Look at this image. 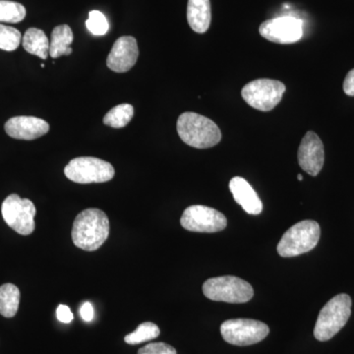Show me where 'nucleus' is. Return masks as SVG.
Instances as JSON below:
<instances>
[{
	"label": "nucleus",
	"instance_id": "bb28decb",
	"mask_svg": "<svg viewBox=\"0 0 354 354\" xmlns=\"http://www.w3.org/2000/svg\"><path fill=\"white\" fill-rule=\"evenodd\" d=\"M344 91L349 97H354V69L351 70L344 79Z\"/></svg>",
	"mask_w": 354,
	"mask_h": 354
},
{
	"label": "nucleus",
	"instance_id": "a211bd4d",
	"mask_svg": "<svg viewBox=\"0 0 354 354\" xmlns=\"http://www.w3.org/2000/svg\"><path fill=\"white\" fill-rule=\"evenodd\" d=\"M73 41V32L68 25H59L51 32L50 55L53 58L70 55L72 48L70 44Z\"/></svg>",
	"mask_w": 354,
	"mask_h": 354
},
{
	"label": "nucleus",
	"instance_id": "5701e85b",
	"mask_svg": "<svg viewBox=\"0 0 354 354\" xmlns=\"http://www.w3.org/2000/svg\"><path fill=\"white\" fill-rule=\"evenodd\" d=\"M21 32L15 28L0 24V50L13 51L17 50L21 43Z\"/></svg>",
	"mask_w": 354,
	"mask_h": 354
},
{
	"label": "nucleus",
	"instance_id": "f03ea898",
	"mask_svg": "<svg viewBox=\"0 0 354 354\" xmlns=\"http://www.w3.org/2000/svg\"><path fill=\"white\" fill-rule=\"evenodd\" d=\"M177 133L184 143L196 149L218 145L221 132L213 120L195 113H184L177 120Z\"/></svg>",
	"mask_w": 354,
	"mask_h": 354
},
{
	"label": "nucleus",
	"instance_id": "9d476101",
	"mask_svg": "<svg viewBox=\"0 0 354 354\" xmlns=\"http://www.w3.org/2000/svg\"><path fill=\"white\" fill-rule=\"evenodd\" d=\"M180 223L183 228L189 232L213 234L225 230L227 220L223 214L215 209L194 205L184 211Z\"/></svg>",
	"mask_w": 354,
	"mask_h": 354
},
{
	"label": "nucleus",
	"instance_id": "39448f33",
	"mask_svg": "<svg viewBox=\"0 0 354 354\" xmlns=\"http://www.w3.org/2000/svg\"><path fill=\"white\" fill-rule=\"evenodd\" d=\"M205 297L213 301L245 304L253 297L252 286L234 276L209 279L203 285Z\"/></svg>",
	"mask_w": 354,
	"mask_h": 354
},
{
	"label": "nucleus",
	"instance_id": "b1692460",
	"mask_svg": "<svg viewBox=\"0 0 354 354\" xmlns=\"http://www.w3.org/2000/svg\"><path fill=\"white\" fill-rule=\"evenodd\" d=\"M86 27L95 36H104L108 32L109 24L106 16L100 11L94 10L88 13Z\"/></svg>",
	"mask_w": 354,
	"mask_h": 354
},
{
	"label": "nucleus",
	"instance_id": "423d86ee",
	"mask_svg": "<svg viewBox=\"0 0 354 354\" xmlns=\"http://www.w3.org/2000/svg\"><path fill=\"white\" fill-rule=\"evenodd\" d=\"M64 174L75 183H102L111 180L115 171L113 165L101 158L80 157L70 160L65 167Z\"/></svg>",
	"mask_w": 354,
	"mask_h": 354
},
{
	"label": "nucleus",
	"instance_id": "c85d7f7f",
	"mask_svg": "<svg viewBox=\"0 0 354 354\" xmlns=\"http://www.w3.org/2000/svg\"><path fill=\"white\" fill-rule=\"evenodd\" d=\"M297 179L299 181H302V179H304V176H302L301 174H298Z\"/></svg>",
	"mask_w": 354,
	"mask_h": 354
},
{
	"label": "nucleus",
	"instance_id": "4be33fe9",
	"mask_svg": "<svg viewBox=\"0 0 354 354\" xmlns=\"http://www.w3.org/2000/svg\"><path fill=\"white\" fill-rule=\"evenodd\" d=\"M25 17L26 9L22 4L9 0H0V22L19 23Z\"/></svg>",
	"mask_w": 354,
	"mask_h": 354
},
{
	"label": "nucleus",
	"instance_id": "4468645a",
	"mask_svg": "<svg viewBox=\"0 0 354 354\" xmlns=\"http://www.w3.org/2000/svg\"><path fill=\"white\" fill-rule=\"evenodd\" d=\"M4 129L14 139L35 140L50 131V124L35 116H15L7 121Z\"/></svg>",
	"mask_w": 354,
	"mask_h": 354
},
{
	"label": "nucleus",
	"instance_id": "0eeeda50",
	"mask_svg": "<svg viewBox=\"0 0 354 354\" xmlns=\"http://www.w3.org/2000/svg\"><path fill=\"white\" fill-rule=\"evenodd\" d=\"M285 84L272 79H258L246 84L241 91L244 101L253 109L261 111H271L283 99Z\"/></svg>",
	"mask_w": 354,
	"mask_h": 354
},
{
	"label": "nucleus",
	"instance_id": "393cba45",
	"mask_svg": "<svg viewBox=\"0 0 354 354\" xmlns=\"http://www.w3.org/2000/svg\"><path fill=\"white\" fill-rule=\"evenodd\" d=\"M138 354H176V351L165 342H153L140 348Z\"/></svg>",
	"mask_w": 354,
	"mask_h": 354
},
{
	"label": "nucleus",
	"instance_id": "1a4fd4ad",
	"mask_svg": "<svg viewBox=\"0 0 354 354\" xmlns=\"http://www.w3.org/2000/svg\"><path fill=\"white\" fill-rule=\"evenodd\" d=\"M1 213L8 227L17 234L29 235L36 227L37 209L31 200L22 199L17 194L9 195L2 203Z\"/></svg>",
	"mask_w": 354,
	"mask_h": 354
},
{
	"label": "nucleus",
	"instance_id": "f3484780",
	"mask_svg": "<svg viewBox=\"0 0 354 354\" xmlns=\"http://www.w3.org/2000/svg\"><path fill=\"white\" fill-rule=\"evenodd\" d=\"M22 44L27 53L41 59L46 60L50 55V41L44 32L37 28H30L26 31Z\"/></svg>",
	"mask_w": 354,
	"mask_h": 354
},
{
	"label": "nucleus",
	"instance_id": "ddd939ff",
	"mask_svg": "<svg viewBox=\"0 0 354 354\" xmlns=\"http://www.w3.org/2000/svg\"><path fill=\"white\" fill-rule=\"evenodd\" d=\"M138 55L136 39L130 36L120 37L116 39L109 53L106 65L113 72L124 73L136 64Z\"/></svg>",
	"mask_w": 354,
	"mask_h": 354
},
{
	"label": "nucleus",
	"instance_id": "f8f14e48",
	"mask_svg": "<svg viewBox=\"0 0 354 354\" xmlns=\"http://www.w3.org/2000/svg\"><path fill=\"white\" fill-rule=\"evenodd\" d=\"M298 164L310 176H318L325 160L323 142L315 132L305 134L297 153Z\"/></svg>",
	"mask_w": 354,
	"mask_h": 354
},
{
	"label": "nucleus",
	"instance_id": "aec40b11",
	"mask_svg": "<svg viewBox=\"0 0 354 354\" xmlns=\"http://www.w3.org/2000/svg\"><path fill=\"white\" fill-rule=\"evenodd\" d=\"M134 116V108L129 104H121L114 106L104 115V123L113 128L127 127Z\"/></svg>",
	"mask_w": 354,
	"mask_h": 354
},
{
	"label": "nucleus",
	"instance_id": "cd10ccee",
	"mask_svg": "<svg viewBox=\"0 0 354 354\" xmlns=\"http://www.w3.org/2000/svg\"><path fill=\"white\" fill-rule=\"evenodd\" d=\"M94 307H93V305L91 304L90 302H85V304L81 306L80 315L86 322H91V321L94 319Z\"/></svg>",
	"mask_w": 354,
	"mask_h": 354
},
{
	"label": "nucleus",
	"instance_id": "7ed1b4c3",
	"mask_svg": "<svg viewBox=\"0 0 354 354\" xmlns=\"http://www.w3.org/2000/svg\"><path fill=\"white\" fill-rule=\"evenodd\" d=\"M351 314V298L346 293L333 297L319 314L314 328V337L327 342L335 337L348 323Z\"/></svg>",
	"mask_w": 354,
	"mask_h": 354
},
{
	"label": "nucleus",
	"instance_id": "20e7f679",
	"mask_svg": "<svg viewBox=\"0 0 354 354\" xmlns=\"http://www.w3.org/2000/svg\"><path fill=\"white\" fill-rule=\"evenodd\" d=\"M321 228L315 221L297 223L286 230L278 244V253L283 258L295 257L315 248L320 239Z\"/></svg>",
	"mask_w": 354,
	"mask_h": 354
},
{
	"label": "nucleus",
	"instance_id": "412c9836",
	"mask_svg": "<svg viewBox=\"0 0 354 354\" xmlns=\"http://www.w3.org/2000/svg\"><path fill=\"white\" fill-rule=\"evenodd\" d=\"M160 333V330L156 324L152 322L142 323L140 324L138 328L134 332L124 337V341L128 344L135 346V344L157 339Z\"/></svg>",
	"mask_w": 354,
	"mask_h": 354
},
{
	"label": "nucleus",
	"instance_id": "a878e982",
	"mask_svg": "<svg viewBox=\"0 0 354 354\" xmlns=\"http://www.w3.org/2000/svg\"><path fill=\"white\" fill-rule=\"evenodd\" d=\"M57 317L60 322L64 324H68L73 320V314H72L71 310L66 305H59L57 310Z\"/></svg>",
	"mask_w": 354,
	"mask_h": 354
},
{
	"label": "nucleus",
	"instance_id": "f257e3e1",
	"mask_svg": "<svg viewBox=\"0 0 354 354\" xmlns=\"http://www.w3.org/2000/svg\"><path fill=\"white\" fill-rule=\"evenodd\" d=\"M109 227L108 216L101 209H84L74 221L72 241L82 250H97L109 239Z\"/></svg>",
	"mask_w": 354,
	"mask_h": 354
},
{
	"label": "nucleus",
	"instance_id": "dca6fc26",
	"mask_svg": "<svg viewBox=\"0 0 354 354\" xmlns=\"http://www.w3.org/2000/svg\"><path fill=\"white\" fill-rule=\"evenodd\" d=\"M211 20L209 0H188L187 21L193 31L204 34L208 31Z\"/></svg>",
	"mask_w": 354,
	"mask_h": 354
},
{
	"label": "nucleus",
	"instance_id": "2eb2a0df",
	"mask_svg": "<svg viewBox=\"0 0 354 354\" xmlns=\"http://www.w3.org/2000/svg\"><path fill=\"white\" fill-rule=\"evenodd\" d=\"M230 192L234 195L235 202L249 215H259L263 211V204L257 193L245 179L236 176L230 180Z\"/></svg>",
	"mask_w": 354,
	"mask_h": 354
},
{
	"label": "nucleus",
	"instance_id": "6e6552de",
	"mask_svg": "<svg viewBox=\"0 0 354 354\" xmlns=\"http://www.w3.org/2000/svg\"><path fill=\"white\" fill-rule=\"evenodd\" d=\"M268 325L252 319H232L221 324V334L228 344L237 346H252L269 335Z\"/></svg>",
	"mask_w": 354,
	"mask_h": 354
},
{
	"label": "nucleus",
	"instance_id": "9b49d317",
	"mask_svg": "<svg viewBox=\"0 0 354 354\" xmlns=\"http://www.w3.org/2000/svg\"><path fill=\"white\" fill-rule=\"evenodd\" d=\"M302 21L293 16H281L265 21L261 24V36L272 43L281 44H295L302 38Z\"/></svg>",
	"mask_w": 354,
	"mask_h": 354
},
{
	"label": "nucleus",
	"instance_id": "6ab92c4d",
	"mask_svg": "<svg viewBox=\"0 0 354 354\" xmlns=\"http://www.w3.org/2000/svg\"><path fill=\"white\" fill-rule=\"evenodd\" d=\"M20 304V290L12 283L0 286V314L12 318L17 313Z\"/></svg>",
	"mask_w": 354,
	"mask_h": 354
}]
</instances>
